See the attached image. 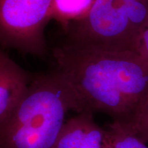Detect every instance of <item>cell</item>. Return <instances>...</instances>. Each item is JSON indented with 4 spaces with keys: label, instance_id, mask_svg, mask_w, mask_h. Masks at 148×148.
<instances>
[{
    "label": "cell",
    "instance_id": "5",
    "mask_svg": "<svg viewBox=\"0 0 148 148\" xmlns=\"http://www.w3.org/2000/svg\"><path fill=\"white\" fill-rule=\"evenodd\" d=\"M85 110L65 121L53 148H105L106 130Z\"/></svg>",
    "mask_w": 148,
    "mask_h": 148
},
{
    "label": "cell",
    "instance_id": "2",
    "mask_svg": "<svg viewBox=\"0 0 148 148\" xmlns=\"http://www.w3.org/2000/svg\"><path fill=\"white\" fill-rule=\"evenodd\" d=\"M71 110L79 113L78 101L60 72L33 76L23 97L0 121V148H53Z\"/></svg>",
    "mask_w": 148,
    "mask_h": 148
},
{
    "label": "cell",
    "instance_id": "9",
    "mask_svg": "<svg viewBox=\"0 0 148 148\" xmlns=\"http://www.w3.org/2000/svg\"><path fill=\"white\" fill-rule=\"evenodd\" d=\"M120 125L134 134L144 143H148V97L140 106L132 123L129 125Z\"/></svg>",
    "mask_w": 148,
    "mask_h": 148
},
{
    "label": "cell",
    "instance_id": "7",
    "mask_svg": "<svg viewBox=\"0 0 148 148\" xmlns=\"http://www.w3.org/2000/svg\"><path fill=\"white\" fill-rule=\"evenodd\" d=\"M94 0H54L51 18H54L62 26L82 17Z\"/></svg>",
    "mask_w": 148,
    "mask_h": 148
},
{
    "label": "cell",
    "instance_id": "4",
    "mask_svg": "<svg viewBox=\"0 0 148 148\" xmlns=\"http://www.w3.org/2000/svg\"><path fill=\"white\" fill-rule=\"evenodd\" d=\"M54 0H0V47L22 54L47 53L45 29Z\"/></svg>",
    "mask_w": 148,
    "mask_h": 148
},
{
    "label": "cell",
    "instance_id": "3",
    "mask_svg": "<svg viewBox=\"0 0 148 148\" xmlns=\"http://www.w3.org/2000/svg\"><path fill=\"white\" fill-rule=\"evenodd\" d=\"M147 23L148 0H94L82 17L64 25V43L136 52Z\"/></svg>",
    "mask_w": 148,
    "mask_h": 148
},
{
    "label": "cell",
    "instance_id": "1",
    "mask_svg": "<svg viewBox=\"0 0 148 148\" xmlns=\"http://www.w3.org/2000/svg\"><path fill=\"white\" fill-rule=\"evenodd\" d=\"M52 56L56 70L76 95L79 112H103L129 125L148 97V62L137 52L62 43Z\"/></svg>",
    "mask_w": 148,
    "mask_h": 148
},
{
    "label": "cell",
    "instance_id": "10",
    "mask_svg": "<svg viewBox=\"0 0 148 148\" xmlns=\"http://www.w3.org/2000/svg\"><path fill=\"white\" fill-rule=\"evenodd\" d=\"M136 52L148 62V23L140 34Z\"/></svg>",
    "mask_w": 148,
    "mask_h": 148
},
{
    "label": "cell",
    "instance_id": "6",
    "mask_svg": "<svg viewBox=\"0 0 148 148\" xmlns=\"http://www.w3.org/2000/svg\"><path fill=\"white\" fill-rule=\"evenodd\" d=\"M32 77L0 47V121L23 97Z\"/></svg>",
    "mask_w": 148,
    "mask_h": 148
},
{
    "label": "cell",
    "instance_id": "8",
    "mask_svg": "<svg viewBox=\"0 0 148 148\" xmlns=\"http://www.w3.org/2000/svg\"><path fill=\"white\" fill-rule=\"evenodd\" d=\"M105 128V148H148L145 143L116 122L112 121Z\"/></svg>",
    "mask_w": 148,
    "mask_h": 148
}]
</instances>
